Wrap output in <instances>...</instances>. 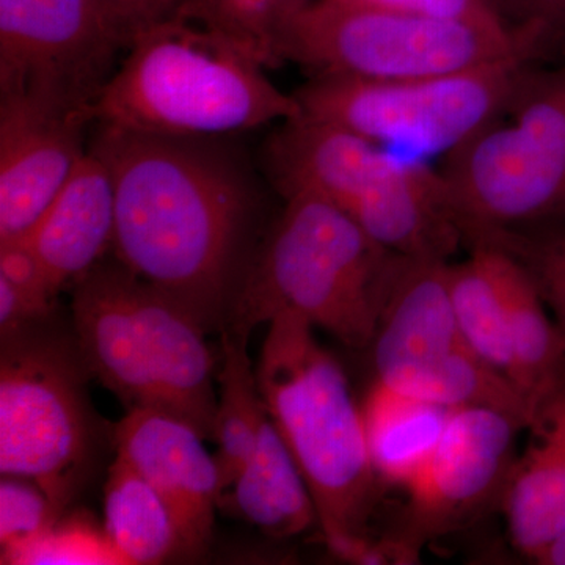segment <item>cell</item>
I'll return each mask as SVG.
<instances>
[{
    "instance_id": "obj_1",
    "label": "cell",
    "mask_w": 565,
    "mask_h": 565,
    "mask_svg": "<svg viewBox=\"0 0 565 565\" xmlns=\"http://www.w3.org/2000/svg\"><path fill=\"white\" fill-rule=\"evenodd\" d=\"M95 129L88 147L114 182L115 262L222 332L256 250L244 170L200 139Z\"/></svg>"
},
{
    "instance_id": "obj_2",
    "label": "cell",
    "mask_w": 565,
    "mask_h": 565,
    "mask_svg": "<svg viewBox=\"0 0 565 565\" xmlns=\"http://www.w3.org/2000/svg\"><path fill=\"white\" fill-rule=\"evenodd\" d=\"M266 66L191 6L145 29L90 106L93 125L204 139L302 115Z\"/></svg>"
},
{
    "instance_id": "obj_3",
    "label": "cell",
    "mask_w": 565,
    "mask_h": 565,
    "mask_svg": "<svg viewBox=\"0 0 565 565\" xmlns=\"http://www.w3.org/2000/svg\"><path fill=\"white\" fill-rule=\"evenodd\" d=\"M313 329L302 316H274L256 381L310 489L330 552L348 563L370 564V520L384 487L371 462L362 407Z\"/></svg>"
},
{
    "instance_id": "obj_4",
    "label": "cell",
    "mask_w": 565,
    "mask_h": 565,
    "mask_svg": "<svg viewBox=\"0 0 565 565\" xmlns=\"http://www.w3.org/2000/svg\"><path fill=\"white\" fill-rule=\"evenodd\" d=\"M253 253L223 329L250 337L274 316H302L345 348L373 344L407 256L375 243L333 204L297 193Z\"/></svg>"
},
{
    "instance_id": "obj_5",
    "label": "cell",
    "mask_w": 565,
    "mask_h": 565,
    "mask_svg": "<svg viewBox=\"0 0 565 565\" xmlns=\"http://www.w3.org/2000/svg\"><path fill=\"white\" fill-rule=\"evenodd\" d=\"M71 311L88 374L128 411L163 412L214 438L215 356L185 305L120 263L102 262L76 281Z\"/></svg>"
},
{
    "instance_id": "obj_6",
    "label": "cell",
    "mask_w": 565,
    "mask_h": 565,
    "mask_svg": "<svg viewBox=\"0 0 565 565\" xmlns=\"http://www.w3.org/2000/svg\"><path fill=\"white\" fill-rule=\"evenodd\" d=\"M264 167L282 196L333 204L396 255L449 262L463 245L440 172L338 126L303 115L281 121Z\"/></svg>"
},
{
    "instance_id": "obj_7",
    "label": "cell",
    "mask_w": 565,
    "mask_h": 565,
    "mask_svg": "<svg viewBox=\"0 0 565 565\" xmlns=\"http://www.w3.org/2000/svg\"><path fill=\"white\" fill-rule=\"evenodd\" d=\"M438 172L468 247L565 225V62L537 66Z\"/></svg>"
},
{
    "instance_id": "obj_8",
    "label": "cell",
    "mask_w": 565,
    "mask_h": 565,
    "mask_svg": "<svg viewBox=\"0 0 565 565\" xmlns=\"http://www.w3.org/2000/svg\"><path fill=\"white\" fill-rule=\"evenodd\" d=\"M541 41L508 22L449 20L311 0L282 36L281 62L313 76L392 82L440 76L523 54Z\"/></svg>"
},
{
    "instance_id": "obj_9",
    "label": "cell",
    "mask_w": 565,
    "mask_h": 565,
    "mask_svg": "<svg viewBox=\"0 0 565 565\" xmlns=\"http://www.w3.org/2000/svg\"><path fill=\"white\" fill-rule=\"evenodd\" d=\"M541 61L523 52L476 68L392 82L311 76L294 95L303 117L386 150L448 156L503 114Z\"/></svg>"
},
{
    "instance_id": "obj_10",
    "label": "cell",
    "mask_w": 565,
    "mask_h": 565,
    "mask_svg": "<svg viewBox=\"0 0 565 565\" xmlns=\"http://www.w3.org/2000/svg\"><path fill=\"white\" fill-rule=\"evenodd\" d=\"M39 322L2 338L0 471L31 479L63 516L84 482L95 440L85 392L90 374L76 341L44 333Z\"/></svg>"
},
{
    "instance_id": "obj_11",
    "label": "cell",
    "mask_w": 565,
    "mask_h": 565,
    "mask_svg": "<svg viewBox=\"0 0 565 565\" xmlns=\"http://www.w3.org/2000/svg\"><path fill=\"white\" fill-rule=\"evenodd\" d=\"M448 267L441 259H404L370 348L374 381L448 408H497L527 429L533 405L476 355L457 326Z\"/></svg>"
},
{
    "instance_id": "obj_12",
    "label": "cell",
    "mask_w": 565,
    "mask_h": 565,
    "mask_svg": "<svg viewBox=\"0 0 565 565\" xmlns=\"http://www.w3.org/2000/svg\"><path fill=\"white\" fill-rule=\"evenodd\" d=\"M121 50L125 41L96 0H0L2 98L90 115Z\"/></svg>"
},
{
    "instance_id": "obj_13",
    "label": "cell",
    "mask_w": 565,
    "mask_h": 565,
    "mask_svg": "<svg viewBox=\"0 0 565 565\" xmlns=\"http://www.w3.org/2000/svg\"><path fill=\"white\" fill-rule=\"evenodd\" d=\"M523 429L525 424L497 408H455L433 455L404 487L403 519L386 537L419 561L427 542L460 530L503 501L516 459L515 438Z\"/></svg>"
},
{
    "instance_id": "obj_14",
    "label": "cell",
    "mask_w": 565,
    "mask_h": 565,
    "mask_svg": "<svg viewBox=\"0 0 565 565\" xmlns=\"http://www.w3.org/2000/svg\"><path fill=\"white\" fill-rule=\"evenodd\" d=\"M93 125L82 110L28 98L0 102V244L20 241L39 222L87 151Z\"/></svg>"
},
{
    "instance_id": "obj_15",
    "label": "cell",
    "mask_w": 565,
    "mask_h": 565,
    "mask_svg": "<svg viewBox=\"0 0 565 565\" xmlns=\"http://www.w3.org/2000/svg\"><path fill=\"white\" fill-rule=\"evenodd\" d=\"M204 440L192 424L147 408L128 411L114 427L117 457L161 494L189 555L206 548L223 494L217 460Z\"/></svg>"
},
{
    "instance_id": "obj_16",
    "label": "cell",
    "mask_w": 565,
    "mask_h": 565,
    "mask_svg": "<svg viewBox=\"0 0 565 565\" xmlns=\"http://www.w3.org/2000/svg\"><path fill=\"white\" fill-rule=\"evenodd\" d=\"M114 234V182L106 163L88 147L62 191L20 241L58 294L102 263Z\"/></svg>"
},
{
    "instance_id": "obj_17",
    "label": "cell",
    "mask_w": 565,
    "mask_h": 565,
    "mask_svg": "<svg viewBox=\"0 0 565 565\" xmlns=\"http://www.w3.org/2000/svg\"><path fill=\"white\" fill-rule=\"evenodd\" d=\"M501 508L512 545L534 561L565 533V381L539 405Z\"/></svg>"
},
{
    "instance_id": "obj_18",
    "label": "cell",
    "mask_w": 565,
    "mask_h": 565,
    "mask_svg": "<svg viewBox=\"0 0 565 565\" xmlns=\"http://www.w3.org/2000/svg\"><path fill=\"white\" fill-rule=\"evenodd\" d=\"M475 245L486 252L500 286L514 349L516 385L535 415L539 405L565 381L564 334L546 313L544 299L523 264L497 245Z\"/></svg>"
},
{
    "instance_id": "obj_19",
    "label": "cell",
    "mask_w": 565,
    "mask_h": 565,
    "mask_svg": "<svg viewBox=\"0 0 565 565\" xmlns=\"http://www.w3.org/2000/svg\"><path fill=\"white\" fill-rule=\"evenodd\" d=\"M226 500L245 522L274 539L307 533L318 522L310 489L269 414Z\"/></svg>"
},
{
    "instance_id": "obj_20",
    "label": "cell",
    "mask_w": 565,
    "mask_h": 565,
    "mask_svg": "<svg viewBox=\"0 0 565 565\" xmlns=\"http://www.w3.org/2000/svg\"><path fill=\"white\" fill-rule=\"evenodd\" d=\"M452 411L374 381L362 412L371 462L382 487L404 490L418 475Z\"/></svg>"
},
{
    "instance_id": "obj_21",
    "label": "cell",
    "mask_w": 565,
    "mask_h": 565,
    "mask_svg": "<svg viewBox=\"0 0 565 565\" xmlns=\"http://www.w3.org/2000/svg\"><path fill=\"white\" fill-rule=\"evenodd\" d=\"M104 531L126 565L161 564L181 552L169 505L120 457L104 487Z\"/></svg>"
},
{
    "instance_id": "obj_22",
    "label": "cell",
    "mask_w": 565,
    "mask_h": 565,
    "mask_svg": "<svg viewBox=\"0 0 565 565\" xmlns=\"http://www.w3.org/2000/svg\"><path fill=\"white\" fill-rule=\"evenodd\" d=\"M221 334V396L217 397L214 440L225 493L255 449L267 408L248 356V338L230 329H223Z\"/></svg>"
},
{
    "instance_id": "obj_23",
    "label": "cell",
    "mask_w": 565,
    "mask_h": 565,
    "mask_svg": "<svg viewBox=\"0 0 565 565\" xmlns=\"http://www.w3.org/2000/svg\"><path fill=\"white\" fill-rule=\"evenodd\" d=\"M468 248L470 256L465 262L449 263L448 267L449 297L457 326L476 355L519 388L500 286L486 252L478 245Z\"/></svg>"
},
{
    "instance_id": "obj_24",
    "label": "cell",
    "mask_w": 565,
    "mask_h": 565,
    "mask_svg": "<svg viewBox=\"0 0 565 565\" xmlns=\"http://www.w3.org/2000/svg\"><path fill=\"white\" fill-rule=\"evenodd\" d=\"M311 0H195L196 13L221 28L266 68L281 63L282 36Z\"/></svg>"
},
{
    "instance_id": "obj_25",
    "label": "cell",
    "mask_w": 565,
    "mask_h": 565,
    "mask_svg": "<svg viewBox=\"0 0 565 565\" xmlns=\"http://www.w3.org/2000/svg\"><path fill=\"white\" fill-rule=\"evenodd\" d=\"M2 564L126 565L104 527L84 516L61 519L31 541L3 548Z\"/></svg>"
},
{
    "instance_id": "obj_26",
    "label": "cell",
    "mask_w": 565,
    "mask_h": 565,
    "mask_svg": "<svg viewBox=\"0 0 565 565\" xmlns=\"http://www.w3.org/2000/svg\"><path fill=\"white\" fill-rule=\"evenodd\" d=\"M481 244L497 245L523 264L565 338V225Z\"/></svg>"
},
{
    "instance_id": "obj_27",
    "label": "cell",
    "mask_w": 565,
    "mask_h": 565,
    "mask_svg": "<svg viewBox=\"0 0 565 565\" xmlns=\"http://www.w3.org/2000/svg\"><path fill=\"white\" fill-rule=\"evenodd\" d=\"M62 516L31 479L2 475L0 481V544H24L50 530Z\"/></svg>"
},
{
    "instance_id": "obj_28",
    "label": "cell",
    "mask_w": 565,
    "mask_h": 565,
    "mask_svg": "<svg viewBox=\"0 0 565 565\" xmlns=\"http://www.w3.org/2000/svg\"><path fill=\"white\" fill-rule=\"evenodd\" d=\"M0 277L17 286L40 315L50 316L58 294L52 289L43 267L22 241L0 244Z\"/></svg>"
},
{
    "instance_id": "obj_29",
    "label": "cell",
    "mask_w": 565,
    "mask_h": 565,
    "mask_svg": "<svg viewBox=\"0 0 565 565\" xmlns=\"http://www.w3.org/2000/svg\"><path fill=\"white\" fill-rule=\"evenodd\" d=\"M333 2L363 7V9L449 18V20L508 22L497 0H333Z\"/></svg>"
},
{
    "instance_id": "obj_30",
    "label": "cell",
    "mask_w": 565,
    "mask_h": 565,
    "mask_svg": "<svg viewBox=\"0 0 565 565\" xmlns=\"http://www.w3.org/2000/svg\"><path fill=\"white\" fill-rule=\"evenodd\" d=\"M504 20L533 32L545 54L565 47V0H497Z\"/></svg>"
},
{
    "instance_id": "obj_31",
    "label": "cell",
    "mask_w": 565,
    "mask_h": 565,
    "mask_svg": "<svg viewBox=\"0 0 565 565\" xmlns=\"http://www.w3.org/2000/svg\"><path fill=\"white\" fill-rule=\"evenodd\" d=\"M107 20L125 41H131L145 29L180 13L195 0H96Z\"/></svg>"
},
{
    "instance_id": "obj_32",
    "label": "cell",
    "mask_w": 565,
    "mask_h": 565,
    "mask_svg": "<svg viewBox=\"0 0 565 565\" xmlns=\"http://www.w3.org/2000/svg\"><path fill=\"white\" fill-rule=\"evenodd\" d=\"M535 564L541 565H565V533L546 546L544 552L534 559Z\"/></svg>"
}]
</instances>
